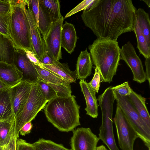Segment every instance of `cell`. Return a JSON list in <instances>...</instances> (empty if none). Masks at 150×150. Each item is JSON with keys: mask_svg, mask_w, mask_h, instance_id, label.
<instances>
[{"mask_svg": "<svg viewBox=\"0 0 150 150\" xmlns=\"http://www.w3.org/2000/svg\"><path fill=\"white\" fill-rule=\"evenodd\" d=\"M34 65L38 73V81L55 84L70 83L56 74L38 65Z\"/></svg>", "mask_w": 150, "mask_h": 150, "instance_id": "cb8c5ba5", "label": "cell"}, {"mask_svg": "<svg viewBox=\"0 0 150 150\" xmlns=\"http://www.w3.org/2000/svg\"><path fill=\"white\" fill-rule=\"evenodd\" d=\"M113 121L115 124L119 146L122 150H133L135 140L139 137L122 110L117 105Z\"/></svg>", "mask_w": 150, "mask_h": 150, "instance_id": "ba28073f", "label": "cell"}, {"mask_svg": "<svg viewBox=\"0 0 150 150\" xmlns=\"http://www.w3.org/2000/svg\"><path fill=\"white\" fill-rule=\"evenodd\" d=\"M32 84L21 81L9 88V94L14 117L23 110L30 93Z\"/></svg>", "mask_w": 150, "mask_h": 150, "instance_id": "4fadbf2b", "label": "cell"}, {"mask_svg": "<svg viewBox=\"0 0 150 150\" xmlns=\"http://www.w3.org/2000/svg\"><path fill=\"white\" fill-rule=\"evenodd\" d=\"M128 97L143 120L150 128V116L146 105V98L132 89Z\"/></svg>", "mask_w": 150, "mask_h": 150, "instance_id": "7402d4cb", "label": "cell"}, {"mask_svg": "<svg viewBox=\"0 0 150 150\" xmlns=\"http://www.w3.org/2000/svg\"><path fill=\"white\" fill-rule=\"evenodd\" d=\"M97 99L102 117L98 138L110 150H119L116 144L113 129L112 113L115 100L114 95L110 92H104L98 96Z\"/></svg>", "mask_w": 150, "mask_h": 150, "instance_id": "5b68a950", "label": "cell"}, {"mask_svg": "<svg viewBox=\"0 0 150 150\" xmlns=\"http://www.w3.org/2000/svg\"><path fill=\"white\" fill-rule=\"evenodd\" d=\"M113 93L117 105L120 108L139 138L150 150V128L143 120L128 96H121L114 91Z\"/></svg>", "mask_w": 150, "mask_h": 150, "instance_id": "52a82bcc", "label": "cell"}, {"mask_svg": "<svg viewBox=\"0 0 150 150\" xmlns=\"http://www.w3.org/2000/svg\"><path fill=\"white\" fill-rule=\"evenodd\" d=\"M79 83L86 102V107L85 109L86 114L92 118L98 116L99 105L96 97V92L84 80H80Z\"/></svg>", "mask_w": 150, "mask_h": 150, "instance_id": "e0dca14e", "label": "cell"}, {"mask_svg": "<svg viewBox=\"0 0 150 150\" xmlns=\"http://www.w3.org/2000/svg\"><path fill=\"white\" fill-rule=\"evenodd\" d=\"M54 61L46 53L43 57L40 63L44 64L50 65L52 64Z\"/></svg>", "mask_w": 150, "mask_h": 150, "instance_id": "b9f144b4", "label": "cell"}, {"mask_svg": "<svg viewBox=\"0 0 150 150\" xmlns=\"http://www.w3.org/2000/svg\"><path fill=\"white\" fill-rule=\"evenodd\" d=\"M113 91H114L120 95L124 96H128L130 94L132 89L130 87L127 81L112 87Z\"/></svg>", "mask_w": 150, "mask_h": 150, "instance_id": "836d02e7", "label": "cell"}, {"mask_svg": "<svg viewBox=\"0 0 150 150\" xmlns=\"http://www.w3.org/2000/svg\"><path fill=\"white\" fill-rule=\"evenodd\" d=\"M132 31L135 33L137 40V47L139 52L146 58L150 57V44L140 29L137 21L134 18Z\"/></svg>", "mask_w": 150, "mask_h": 150, "instance_id": "d4e9b609", "label": "cell"}, {"mask_svg": "<svg viewBox=\"0 0 150 150\" xmlns=\"http://www.w3.org/2000/svg\"><path fill=\"white\" fill-rule=\"evenodd\" d=\"M95 0H85L74 8L65 15L64 19L69 17L76 13L82 10L88 8L92 5Z\"/></svg>", "mask_w": 150, "mask_h": 150, "instance_id": "d6a6232c", "label": "cell"}, {"mask_svg": "<svg viewBox=\"0 0 150 150\" xmlns=\"http://www.w3.org/2000/svg\"><path fill=\"white\" fill-rule=\"evenodd\" d=\"M17 139L14 132L11 136L10 142L8 144L3 147V150H16Z\"/></svg>", "mask_w": 150, "mask_h": 150, "instance_id": "f35d334b", "label": "cell"}, {"mask_svg": "<svg viewBox=\"0 0 150 150\" xmlns=\"http://www.w3.org/2000/svg\"><path fill=\"white\" fill-rule=\"evenodd\" d=\"M22 78L21 72L14 64L0 62V80L8 87L18 84Z\"/></svg>", "mask_w": 150, "mask_h": 150, "instance_id": "2e32d148", "label": "cell"}, {"mask_svg": "<svg viewBox=\"0 0 150 150\" xmlns=\"http://www.w3.org/2000/svg\"><path fill=\"white\" fill-rule=\"evenodd\" d=\"M39 66L56 74L70 83L76 82L77 78L76 70L71 71L66 63H61L59 61H55L51 64L41 63Z\"/></svg>", "mask_w": 150, "mask_h": 150, "instance_id": "d6986e66", "label": "cell"}, {"mask_svg": "<svg viewBox=\"0 0 150 150\" xmlns=\"http://www.w3.org/2000/svg\"><path fill=\"white\" fill-rule=\"evenodd\" d=\"M144 1L145 3L148 6V7L149 8L150 6V0H141Z\"/></svg>", "mask_w": 150, "mask_h": 150, "instance_id": "f6af8a7d", "label": "cell"}, {"mask_svg": "<svg viewBox=\"0 0 150 150\" xmlns=\"http://www.w3.org/2000/svg\"><path fill=\"white\" fill-rule=\"evenodd\" d=\"M101 82L100 73L95 67L94 74L91 80L88 83L90 86L96 93H98Z\"/></svg>", "mask_w": 150, "mask_h": 150, "instance_id": "e575fe53", "label": "cell"}, {"mask_svg": "<svg viewBox=\"0 0 150 150\" xmlns=\"http://www.w3.org/2000/svg\"><path fill=\"white\" fill-rule=\"evenodd\" d=\"M31 84L28 101L22 111L14 117V133L17 139L19 137L20 130L23 126L34 119L49 101L42 93L38 81Z\"/></svg>", "mask_w": 150, "mask_h": 150, "instance_id": "8992f818", "label": "cell"}, {"mask_svg": "<svg viewBox=\"0 0 150 150\" xmlns=\"http://www.w3.org/2000/svg\"><path fill=\"white\" fill-rule=\"evenodd\" d=\"M136 10L131 0H95L81 17L97 38L117 41L132 31Z\"/></svg>", "mask_w": 150, "mask_h": 150, "instance_id": "6da1fadb", "label": "cell"}, {"mask_svg": "<svg viewBox=\"0 0 150 150\" xmlns=\"http://www.w3.org/2000/svg\"><path fill=\"white\" fill-rule=\"evenodd\" d=\"M25 11L30 26L33 51L40 62L43 56L47 53L44 40L37 26L32 12L28 7L27 8L26 7Z\"/></svg>", "mask_w": 150, "mask_h": 150, "instance_id": "9a60e30c", "label": "cell"}, {"mask_svg": "<svg viewBox=\"0 0 150 150\" xmlns=\"http://www.w3.org/2000/svg\"><path fill=\"white\" fill-rule=\"evenodd\" d=\"M13 64L22 73L21 81L33 83L38 81V73L34 64L27 57L23 50L16 49Z\"/></svg>", "mask_w": 150, "mask_h": 150, "instance_id": "5bb4252c", "label": "cell"}, {"mask_svg": "<svg viewBox=\"0 0 150 150\" xmlns=\"http://www.w3.org/2000/svg\"><path fill=\"white\" fill-rule=\"evenodd\" d=\"M135 17L147 41L150 44V21L149 14L143 9L139 8L136 10Z\"/></svg>", "mask_w": 150, "mask_h": 150, "instance_id": "4316f807", "label": "cell"}, {"mask_svg": "<svg viewBox=\"0 0 150 150\" xmlns=\"http://www.w3.org/2000/svg\"><path fill=\"white\" fill-rule=\"evenodd\" d=\"M80 108L73 95L66 98L57 96L49 101L44 109L49 122L59 131L68 132L80 125Z\"/></svg>", "mask_w": 150, "mask_h": 150, "instance_id": "3957f363", "label": "cell"}, {"mask_svg": "<svg viewBox=\"0 0 150 150\" xmlns=\"http://www.w3.org/2000/svg\"><path fill=\"white\" fill-rule=\"evenodd\" d=\"M26 1V6L32 12L37 26L44 39L54 21L40 0Z\"/></svg>", "mask_w": 150, "mask_h": 150, "instance_id": "7c38bea8", "label": "cell"}, {"mask_svg": "<svg viewBox=\"0 0 150 150\" xmlns=\"http://www.w3.org/2000/svg\"><path fill=\"white\" fill-rule=\"evenodd\" d=\"M96 150H108L103 145L100 146L97 148Z\"/></svg>", "mask_w": 150, "mask_h": 150, "instance_id": "ee69618b", "label": "cell"}, {"mask_svg": "<svg viewBox=\"0 0 150 150\" xmlns=\"http://www.w3.org/2000/svg\"><path fill=\"white\" fill-rule=\"evenodd\" d=\"M52 17L54 21L58 19L62 16L60 12V1L58 0H40Z\"/></svg>", "mask_w": 150, "mask_h": 150, "instance_id": "83f0119b", "label": "cell"}, {"mask_svg": "<svg viewBox=\"0 0 150 150\" xmlns=\"http://www.w3.org/2000/svg\"><path fill=\"white\" fill-rule=\"evenodd\" d=\"M78 37L74 26L66 21L63 24L61 31V45L69 54L73 52Z\"/></svg>", "mask_w": 150, "mask_h": 150, "instance_id": "ac0fdd59", "label": "cell"}, {"mask_svg": "<svg viewBox=\"0 0 150 150\" xmlns=\"http://www.w3.org/2000/svg\"><path fill=\"white\" fill-rule=\"evenodd\" d=\"M120 59L123 60L130 68L133 80L140 83L146 81V76L142 61L138 56L133 45L130 41L120 49Z\"/></svg>", "mask_w": 150, "mask_h": 150, "instance_id": "30bf717a", "label": "cell"}, {"mask_svg": "<svg viewBox=\"0 0 150 150\" xmlns=\"http://www.w3.org/2000/svg\"><path fill=\"white\" fill-rule=\"evenodd\" d=\"M99 139L89 128L80 127L73 131L71 144L72 150H96Z\"/></svg>", "mask_w": 150, "mask_h": 150, "instance_id": "8fae6325", "label": "cell"}, {"mask_svg": "<svg viewBox=\"0 0 150 150\" xmlns=\"http://www.w3.org/2000/svg\"><path fill=\"white\" fill-rule=\"evenodd\" d=\"M26 56L29 61L33 64L40 66V63L37 59L33 52L31 50L24 49Z\"/></svg>", "mask_w": 150, "mask_h": 150, "instance_id": "74e56055", "label": "cell"}, {"mask_svg": "<svg viewBox=\"0 0 150 150\" xmlns=\"http://www.w3.org/2000/svg\"><path fill=\"white\" fill-rule=\"evenodd\" d=\"M9 88L0 80V91Z\"/></svg>", "mask_w": 150, "mask_h": 150, "instance_id": "7bdbcfd3", "label": "cell"}, {"mask_svg": "<svg viewBox=\"0 0 150 150\" xmlns=\"http://www.w3.org/2000/svg\"><path fill=\"white\" fill-rule=\"evenodd\" d=\"M88 49L93 64L100 73L101 82L110 83L120 64V48L118 42L97 38L89 45Z\"/></svg>", "mask_w": 150, "mask_h": 150, "instance_id": "7a4b0ae2", "label": "cell"}, {"mask_svg": "<svg viewBox=\"0 0 150 150\" xmlns=\"http://www.w3.org/2000/svg\"><path fill=\"white\" fill-rule=\"evenodd\" d=\"M38 83L42 93L47 100L49 101L57 97L55 91L49 84L40 81H38Z\"/></svg>", "mask_w": 150, "mask_h": 150, "instance_id": "1f68e13d", "label": "cell"}, {"mask_svg": "<svg viewBox=\"0 0 150 150\" xmlns=\"http://www.w3.org/2000/svg\"><path fill=\"white\" fill-rule=\"evenodd\" d=\"M93 63L90 53L86 48L81 51L78 58L76 64L77 79H86L91 74Z\"/></svg>", "mask_w": 150, "mask_h": 150, "instance_id": "ffe728a7", "label": "cell"}, {"mask_svg": "<svg viewBox=\"0 0 150 150\" xmlns=\"http://www.w3.org/2000/svg\"><path fill=\"white\" fill-rule=\"evenodd\" d=\"M11 13L7 14H0V33L10 37V22Z\"/></svg>", "mask_w": 150, "mask_h": 150, "instance_id": "4dcf8cb0", "label": "cell"}, {"mask_svg": "<svg viewBox=\"0 0 150 150\" xmlns=\"http://www.w3.org/2000/svg\"><path fill=\"white\" fill-rule=\"evenodd\" d=\"M16 150H36L33 144L27 142L22 139H17Z\"/></svg>", "mask_w": 150, "mask_h": 150, "instance_id": "d590c367", "label": "cell"}, {"mask_svg": "<svg viewBox=\"0 0 150 150\" xmlns=\"http://www.w3.org/2000/svg\"><path fill=\"white\" fill-rule=\"evenodd\" d=\"M14 128V120L0 121V150L10 142Z\"/></svg>", "mask_w": 150, "mask_h": 150, "instance_id": "484cf974", "label": "cell"}, {"mask_svg": "<svg viewBox=\"0 0 150 150\" xmlns=\"http://www.w3.org/2000/svg\"><path fill=\"white\" fill-rule=\"evenodd\" d=\"M48 84L54 89L57 97L66 98L72 95L70 83H66L59 84Z\"/></svg>", "mask_w": 150, "mask_h": 150, "instance_id": "f546056e", "label": "cell"}, {"mask_svg": "<svg viewBox=\"0 0 150 150\" xmlns=\"http://www.w3.org/2000/svg\"><path fill=\"white\" fill-rule=\"evenodd\" d=\"M150 57L145 58V64L146 69V71L145 72L146 79L148 81L149 86L150 85Z\"/></svg>", "mask_w": 150, "mask_h": 150, "instance_id": "60d3db41", "label": "cell"}, {"mask_svg": "<svg viewBox=\"0 0 150 150\" xmlns=\"http://www.w3.org/2000/svg\"><path fill=\"white\" fill-rule=\"evenodd\" d=\"M16 50L11 38L0 33V62L13 64Z\"/></svg>", "mask_w": 150, "mask_h": 150, "instance_id": "44dd1931", "label": "cell"}, {"mask_svg": "<svg viewBox=\"0 0 150 150\" xmlns=\"http://www.w3.org/2000/svg\"><path fill=\"white\" fill-rule=\"evenodd\" d=\"M9 88L0 91V121L14 120Z\"/></svg>", "mask_w": 150, "mask_h": 150, "instance_id": "603a6c76", "label": "cell"}, {"mask_svg": "<svg viewBox=\"0 0 150 150\" xmlns=\"http://www.w3.org/2000/svg\"><path fill=\"white\" fill-rule=\"evenodd\" d=\"M64 18L54 21L44 39L47 54L54 61L62 59L61 31Z\"/></svg>", "mask_w": 150, "mask_h": 150, "instance_id": "9c48e42d", "label": "cell"}, {"mask_svg": "<svg viewBox=\"0 0 150 150\" xmlns=\"http://www.w3.org/2000/svg\"><path fill=\"white\" fill-rule=\"evenodd\" d=\"M10 0H0V14H7L11 11Z\"/></svg>", "mask_w": 150, "mask_h": 150, "instance_id": "8d00e7d4", "label": "cell"}, {"mask_svg": "<svg viewBox=\"0 0 150 150\" xmlns=\"http://www.w3.org/2000/svg\"><path fill=\"white\" fill-rule=\"evenodd\" d=\"M36 150H70L63 145L42 138L33 144Z\"/></svg>", "mask_w": 150, "mask_h": 150, "instance_id": "f1b7e54d", "label": "cell"}, {"mask_svg": "<svg viewBox=\"0 0 150 150\" xmlns=\"http://www.w3.org/2000/svg\"><path fill=\"white\" fill-rule=\"evenodd\" d=\"M32 127L33 125L31 121L28 122L25 124L21 128L19 133L22 136H25L30 132Z\"/></svg>", "mask_w": 150, "mask_h": 150, "instance_id": "ab89813d", "label": "cell"}, {"mask_svg": "<svg viewBox=\"0 0 150 150\" xmlns=\"http://www.w3.org/2000/svg\"><path fill=\"white\" fill-rule=\"evenodd\" d=\"M10 38L16 49L33 51L30 26L25 11L26 0H10Z\"/></svg>", "mask_w": 150, "mask_h": 150, "instance_id": "277c9868", "label": "cell"}]
</instances>
